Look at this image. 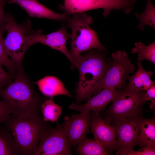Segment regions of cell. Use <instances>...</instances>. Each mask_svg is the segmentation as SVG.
<instances>
[{"label": "cell", "instance_id": "1", "mask_svg": "<svg viewBox=\"0 0 155 155\" xmlns=\"http://www.w3.org/2000/svg\"><path fill=\"white\" fill-rule=\"evenodd\" d=\"M22 71L13 82L0 89V98L12 115H39L44 101Z\"/></svg>", "mask_w": 155, "mask_h": 155}, {"label": "cell", "instance_id": "14", "mask_svg": "<svg viewBox=\"0 0 155 155\" xmlns=\"http://www.w3.org/2000/svg\"><path fill=\"white\" fill-rule=\"evenodd\" d=\"M91 113L82 112L73 114L70 118L67 135L69 143L76 147L86 135L90 132V121Z\"/></svg>", "mask_w": 155, "mask_h": 155}, {"label": "cell", "instance_id": "19", "mask_svg": "<svg viewBox=\"0 0 155 155\" xmlns=\"http://www.w3.org/2000/svg\"><path fill=\"white\" fill-rule=\"evenodd\" d=\"M141 147L148 145L155 147V119H142L138 136V144Z\"/></svg>", "mask_w": 155, "mask_h": 155}, {"label": "cell", "instance_id": "22", "mask_svg": "<svg viewBox=\"0 0 155 155\" xmlns=\"http://www.w3.org/2000/svg\"><path fill=\"white\" fill-rule=\"evenodd\" d=\"M5 31V23L0 24V62L7 68L9 73L14 77L20 71L6 53L3 38V34Z\"/></svg>", "mask_w": 155, "mask_h": 155}, {"label": "cell", "instance_id": "5", "mask_svg": "<svg viewBox=\"0 0 155 155\" xmlns=\"http://www.w3.org/2000/svg\"><path fill=\"white\" fill-rule=\"evenodd\" d=\"M146 91H134L126 87L121 90L108 108L103 112L104 119L109 123L127 118L143 117V100Z\"/></svg>", "mask_w": 155, "mask_h": 155}, {"label": "cell", "instance_id": "4", "mask_svg": "<svg viewBox=\"0 0 155 155\" xmlns=\"http://www.w3.org/2000/svg\"><path fill=\"white\" fill-rule=\"evenodd\" d=\"M72 15L67 16L66 20L71 31L70 53L76 68L82 52L93 49L105 51L106 49L100 42L96 32L89 26L93 22L91 16L84 12Z\"/></svg>", "mask_w": 155, "mask_h": 155}, {"label": "cell", "instance_id": "15", "mask_svg": "<svg viewBox=\"0 0 155 155\" xmlns=\"http://www.w3.org/2000/svg\"><path fill=\"white\" fill-rule=\"evenodd\" d=\"M10 4H16L25 10L31 17L56 20L67 19V16L64 12L59 14L46 7L36 0H8Z\"/></svg>", "mask_w": 155, "mask_h": 155}, {"label": "cell", "instance_id": "11", "mask_svg": "<svg viewBox=\"0 0 155 155\" xmlns=\"http://www.w3.org/2000/svg\"><path fill=\"white\" fill-rule=\"evenodd\" d=\"M71 36L64 25L58 30L46 35H42L40 30H32L28 38V46L29 48L35 43H39L61 52L69 60L73 69L76 68V65L66 46L67 42Z\"/></svg>", "mask_w": 155, "mask_h": 155}, {"label": "cell", "instance_id": "23", "mask_svg": "<svg viewBox=\"0 0 155 155\" xmlns=\"http://www.w3.org/2000/svg\"><path fill=\"white\" fill-rule=\"evenodd\" d=\"M135 47L132 49V53L138 55L137 60L142 61L148 60L153 64H155V42L146 46L141 42L135 43Z\"/></svg>", "mask_w": 155, "mask_h": 155}, {"label": "cell", "instance_id": "27", "mask_svg": "<svg viewBox=\"0 0 155 155\" xmlns=\"http://www.w3.org/2000/svg\"><path fill=\"white\" fill-rule=\"evenodd\" d=\"M0 62V89L7 85L12 82L13 76L3 68Z\"/></svg>", "mask_w": 155, "mask_h": 155}, {"label": "cell", "instance_id": "25", "mask_svg": "<svg viewBox=\"0 0 155 155\" xmlns=\"http://www.w3.org/2000/svg\"><path fill=\"white\" fill-rule=\"evenodd\" d=\"M155 147L146 145L137 151L134 150L126 153L125 155H154Z\"/></svg>", "mask_w": 155, "mask_h": 155}, {"label": "cell", "instance_id": "17", "mask_svg": "<svg viewBox=\"0 0 155 155\" xmlns=\"http://www.w3.org/2000/svg\"><path fill=\"white\" fill-rule=\"evenodd\" d=\"M138 68L136 72L128 79V84L126 88L134 91H146L150 87L155 85V82L150 78L153 72L146 71L142 66V61L137 60V63Z\"/></svg>", "mask_w": 155, "mask_h": 155}, {"label": "cell", "instance_id": "16", "mask_svg": "<svg viewBox=\"0 0 155 155\" xmlns=\"http://www.w3.org/2000/svg\"><path fill=\"white\" fill-rule=\"evenodd\" d=\"M35 83L43 95L50 98L59 95L72 96L61 81L55 76H46Z\"/></svg>", "mask_w": 155, "mask_h": 155}, {"label": "cell", "instance_id": "6", "mask_svg": "<svg viewBox=\"0 0 155 155\" xmlns=\"http://www.w3.org/2000/svg\"><path fill=\"white\" fill-rule=\"evenodd\" d=\"M7 15L5 29L7 35L4 39L5 51L12 62L21 70L22 59L29 48L28 38L32 31L31 23L27 19L22 24H18L12 16L9 13Z\"/></svg>", "mask_w": 155, "mask_h": 155}, {"label": "cell", "instance_id": "20", "mask_svg": "<svg viewBox=\"0 0 155 155\" xmlns=\"http://www.w3.org/2000/svg\"><path fill=\"white\" fill-rule=\"evenodd\" d=\"M76 147V153L81 155H106L108 154L97 141L86 136Z\"/></svg>", "mask_w": 155, "mask_h": 155}, {"label": "cell", "instance_id": "10", "mask_svg": "<svg viewBox=\"0 0 155 155\" xmlns=\"http://www.w3.org/2000/svg\"><path fill=\"white\" fill-rule=\"evenodd\" d=\"M143 117L127 118L113 122L116 141L114 151L116 155H125L134 150L138 144L141 121Z\"/></svg>", "mask_w": 155, "mask_h": 155}, {"label": "cell", "instance_id": "18", "mask_svg": "<svg viewBox=\"0 0 155 155\" xmlns=\"http://www.w3.org/2000/svg\"><path fill=\"white\" fill-rule=\"evenodd\" d=\"M21 151L11 132L3 123L0 125V155H20Z\"/></svg>", "mask_w": 155, "mask_h": 155}, {"label": "cell", "instance_id": "29", "mask_svg": "<svg viewBox=\"0 0 155 155\" xmlns=\"http://www.w3.org/2000/svg\"><path fill=\"white\" fill-rule=\"evenodd\" d=\"M6 0L0 1V24L5 23L7 20V14L4 11V7Z\"/></svg>", "mask_w": 155, "mask_h": 155}, {"label": "cell", "instance_id": "3", "mask_svg": "<svg viewBox=\"0 0 155 155\" xmlns=\"http://www.w3.org/2000/svg\"><path fill=\"white\" fill-rule=\"evenodd\" d=\"M2 123L9 129L22 155H34L39 142L49 128L39 115L11 117Z\"/></svg>", "mask_w": 155, "mask_h": 155}, {"label": "cell", "instance_id": "12", "mask_svg": "<svg viewBox=\"0 0 155 155\" xmlns=\"http://www.w3.org/2000/svg\"><path fill=\"white\" fill-rule=\"evenodd\" d=\"M90 127L94 140L100 143L108 154L114 151L116 141L114 128L100 113L91 112Z\"/></svg>", "mask_w": 155, "mask_h": 155}, {"label": "cell", "instance_id": "28", "mask_svg": "<svg viewBox=\"0 0 155 155\" xmlns=\"http://www.w3.org/2000/svg\"><path fill=\"white\" fill-rule=\"evenodd\" d=\"M11 111L2 101H0V125L11 116Z\"/></svg>", "mask_w": 155, "mask_h": 155}, {"label": "cell", "instance_id": "26", "mask_svg": "<svg viewBox=\"0 0 155 155\" xmlns=\"http://www.w3.org/2000/svg\"><path fill=\"white\" fill-rule=\"evenodd\" d=\"M143 100L146 101H150V108L152 110L155 109V85L150 87L146 90L143 96Z\"/></svg>", "mask_w": 155, "mask_h": 155}, {"label": "cell", "instance_id": "21", "mask_svg": "<svg viewBox=\"0 0 155 155\" xmlns=\"http://www.w3.org/2000/svg\"><path fill=\"white\" fill-rule=\"evenodd\" d=\"M53 97L45 100L41 106L42 118L46 121L57 122L62 113L63 108L55 103Z\"/></svg>", "mask_w": 155, "mask_h": 155}, {"label": "cell", "instance_id": "2", "mask_svg": "<svg viewBox=\"0 0 155 155\" xmlns=\"http://www.w3.org/2000/svg\"><path fill=\"white\" fill-rule=\"evenodd\" d=\"M91 49L86 51L82 55L77 65L79 73L76 90L77 103L88 100L94 94L97 86L111 65L106 60L103 53L104 51Z\"/></svg>", "mask_w": 155, "mask_h": 155}, {"label": "cell", "instance_id": "7", "mask_svg": "<svg viewBox=\"0 0 155 155\" xmlns=\"http://www.w3.org/2000/svg\"><path fill=\"white\" fill-rule=\"evenodd\" d=\"M70 117L65 116L62 123L49 128L40 141L34 155H71L67 132Z\"/></svg>", "mask_w": 155, "mask_h": 155}, {"label": "cell", "instance_id": "24", "mask_svg": "<svg viewBox=\"0 0 155 155\" xmlns=\"http://www.w3.org/2000/svg\"><path fill=\"white\" fill-rule=\"evenodd\" d=\"M135 15L139 21L138 28L143 31L146 25L155 28V8L151 0H147L146 8L144 12L140 14L137 13Z\"/></svg>", "mask_w": 155, "mask_h": 155}, {"label": "cell", "instance_id": "9", "mask_svg": "<svg viewBox=\"0 0 155 155\" xmlns=\"http://www.w3.org/2000/svg\"><path fill=\"white\" fill-rule=\"evenodd\" d=\"M61 8L67 16L88 11L102 9L106 17L113 9H122L129 13L133 9L136 0H63Z\"/></svg>", "mask_w": 155, "mask_h": 155}, {"label": "cell", "instance_id": "8", "mask_svg": "<svg viewBox=\"0 0 155 155\" xmlns=\"http://www.w3.org/2000/svg\"><path fill=\"white\" fill-rule=\"evenodd\" d=\"M111 56L112 63L96 88L94 95L106 87H113L119 90L125 88L129 74L134 72L136 67L126 52L118 51Z\"/></svg>", "mask_w": 155, "mask_h": 155}, {"label": "cell", "instance_id": "30", "mask_svg": "<svg viewBox=\"0 0 155 155\" xmlns=\"http://www.w3.org/2000/svg\"><path fill=\"white\" fill-rule=\"evenodd\" d=\"M1 0H0V1H1Z\"/></svg>", "mask_w": 155, "mask_h": 155}, {"label": "cell", "instance_id": "13", "mask_svg": "<svg viewBox=\"0 0 155 155\" xmlns=\"http://www.w3.org/2000/svg\"><path fill=\"white\" fill-rule=\"evenodd\" d=\"M113 87H107L102 89L92 97L88 99L83 104L79 105L72 103L69 106V108L81 112L92 111L96 113H100L104 111L107 105L112 102L119 92Z\"/></svg>", "mask_w": 155, "mask_h": 155}]
</instances>
